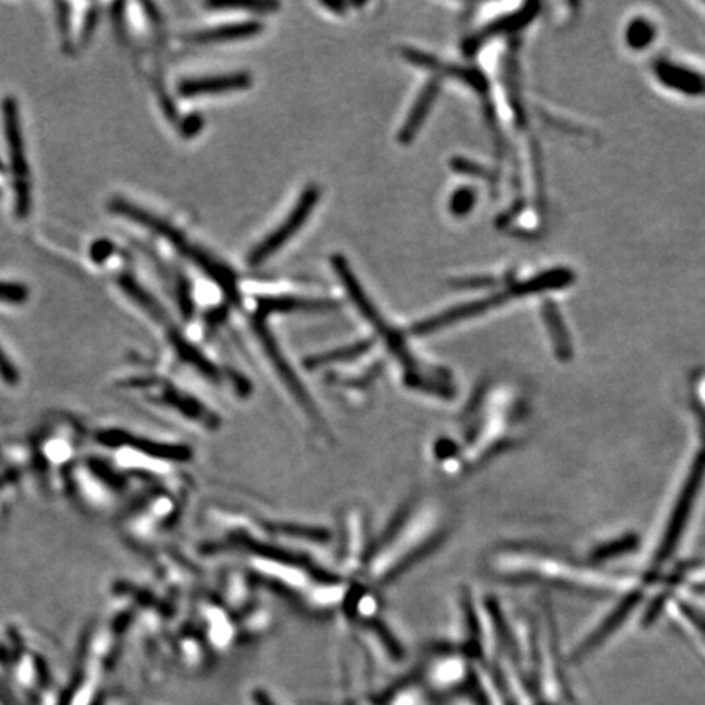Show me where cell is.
I'll list each match as a JSON object with an SVG mask.
<instances>
[{
	"instance_id": "obj_1",
	"label": "cell",
	"mask_w": 705,
	"mask_h": 705,
	"mask_svg": "<svg viewBox=\"0 0 705 705\" xmlns=\"http://www.w3.org/2000/svg\"><path fill=\"white\" fill-rule=\"evenodd\" d=\"M110 211L115 215L123 216L134 223L141 224L146 229L153 230L162 237L167 238L170 244H174L180 252L184 253V257H188L195 265H198L206 273V277L211 278L215 283L219 284L224 281V278L227 277V273H229L227 265L216 260L209 253L190 244L180 230H176L172 224L163 221L161 217L151 215L146 209L136 206L123 198H115L110 203Z\"/></svg>"
},
{
	"instance_id": "obj_2",
	"label": "cell",
	"mask_w": 705,
	"mask_h": 705,
	"mask_svg": "<svg viewBox=\"0 0 705 705\" xmlns=\"http://www.w3.org/2000/svg\"><path fill=\"white\" fill-rule=\"evenodd\" d=\"M4 130L7 139L8 155L14 174V190H16V215L24 219L30 215L31 190L28 162L25 155L24 134L20 123V110L14 97H7L2 103Z\"/></svg>"
},
{
	"instance_id": "obj_3",
	"label": "cell",
	"mask_w": 705,
	"mask_h": 705,
	"mask_svg": "<svg viewBox=\"0 0 705 705\" xmlns=\"http://www.w3.org/2000/svg\"><path fill=\"white\" fill-rule=\"evenodd\" d=\"M705 479V447L696 456L689 468V474L684 480L679 497L676 500L673 511L669 514L668 526L661 537V542L658 545V552L655 557L657 563H663L665 560L671 557L675 552L676 545L681 541L682 532L689 521L690 510L694 508V503L699 497V491L702 489V483Z\"/></svg>"
},
{
	"instance_id": "obj_4",
	"label": "cell",
	"mask_w": 705,
	"mask_h": 705,
	"mask_svg": "<svg viewBox=\"0 0 705 705\" xmlns=\"http://www.w3.org/2000/svg\"><path fill=\"white\" fill-rule=\"evenodd\" d=\"M319 198H321V190L314 184L309 186L306 192L300 195V201L292 207L291 213L284 219L281 226L273 232H269L268 236L253 248L252 253L248 255V265L252 268L260 267L261 263H265L271 255H275L288 240H291L292 236L306 224L309 216L312 215Z\"/></svg>"
},
{
	"instance_id": "obj_5",
	"label": "cell",
	"mask_w": 705,
	"mask_h": 705,
	"mask_svg": "<svg viewBox=\"0 0 705 705\" xmlns=\"http://www.w3.org/2000/svg\"><path fill=\"white\" fill-rule=\"evenodd\" d=\"M252 85V77L247 72H232L226 76L205 77V79H190L178 85V93L184 99L216 95V93L236 92L244 90Z\"/></svg>"
},
{
	"instance_id": "obj_6",
	"label": "cell",
	"mask_w": 705,
	"mask_h": 705,
	"mask_svg": "<svg viewBox=\"0 0 705 705\" xmlns=\"http://www.w3.org/2000/svg\"><path fill=\"white\" fill-rule=\"evenodd\" d=\"M338 307L335 300H306L298 296H267L257 304V317L265 319L273 312H294V310H325Z\"/></svg>"
},
{
	"instance_id": "obj_7",
	"label": "cell",
	"mask_w": 705,
	"mask_h": 705,
	"mask_svg": "<svg viewBox=\"0 0 705 705\" xmlns=\"http://www.w3.org/2000/svg\"><path fill=\"white\" fill-rule=\"evenodd\" d=\"M437 93H439V82H437V79L429 80L428 84L423 87L420 97L415 101L414 108L410 110L405 124L400 130L399 141L402 144H408L415 138V134L418 132V130L422 128L423 121L426 120L429 110H431L433 103L437 100Z\"/></svg>"
},
{
	"instance_id": "obj_8",
	"label": "cell",
	"mask_w": 705,
	"mask_h": 705,
	"mask_svg": "<svg viewBox=\"0 0 705 705\" xmlns=\"http://www.w3.org/2000/svg\"><path fill=\"white\" fill-rule=\"evenodd\" d=\"M261 25L258 22H240V24L224 25L216 26L211 30L198 31L186 37V41L198 43V45H211V43H227L236 39L250 38L258 35Z\"/></svg>"
},
{
	"instance_id": "obj_9",
	"label": "cell",
	"mask_w": 705,
	"mask_h": 705,
	"mask_svg": "<svg viewBox=\"0 0 705 705\" xmlns=\"http://www.w3.org/2000/svg\"><path fill=\"white\" fill-rule=\"evenodd\" d=\"M638 593H632L627 598L622 601L621 605H617V609L611 613V616L605 619V624L599 627L598 630L593 632V636L590 637V640H586L580 648L578 655H584V653L598 647L601 642H605V637L611 636L614 630L619 629L622 622L626 621L629 617L630 613L636 609V605H638Z\"/></svg>"
},
{
	"instance_id": "obj_10",
	"label": "cell",
	"mask_w": 705,
	"mask_h": 705,
	"mask_svg": "<svg viewBox=\"0 0 705 705\" xmlns=\"http://www.w3.org/2000/svg\"><path fill=\"white\" fill-rule=\"evenodd\" d=\"M118 283L121 286V289L130 296L131 300L153 315L155 321H159V322L165 321V312H163L161 304L153 300V296L134 278L124 273V275L118 278Z\"/></svg>"
},
{
	"instance_id": "obj_11",
	"label": "cell",
	"mask_w": 705,
	"mask_h": 705,
	"mask_svg": "<svg viewBox=\"0 0 705 705\" xmlns=\"http://www.w3.org/2000/svg\"><path fill=\"white\" fill-rule=\"evenodd\" d=\"M545 322L551 329L552 333L553 346H555V352L559 354L562 360H567L568 356L572 354V345H570V340H568L567 330L563 329V322L560 319L557 309L553 306H547L544 309Z\"/></svg>"
},
{
	"instance_id": "obj_12",
	"label": "cell",
	"mask_w": 705,
	"mask_h": 705,
	"mask_svg": "<svg viewBox=\"0 0 705 705\" xmlns=\"http://www.w3.org/2000/svg\"><path fill=\"white\" fill-rule=\"evenodd\" d=\"M653 38H655V28L645 18L634 20L626 33V39H627L629 47H634V49H644L652 43Z\"/></svg>"
},
{
	"instance_id": "obj_13",
	"label": "cell",
	"mask_w": 705,
	"mask_h": 705,
	"mask_svg": "<svg viewBox=\"0 0 705 705\" xmlns=\"http://www.w3.org/2000/svg\"><path fill=\"white\" fill-rule=\"evenodd\" d=\"M207 7L219 10H253L258 14H269L277 10V2H209Z\"/></svg>"
},
{
	"instance_id": "obj_14",
	"label": "cell",
	"mask_w": 705,
	"mask_h": 705,
	"mask_svg": "<svg viewBox=\"0 0 705 705\" xmlns=\"http://www.w3.org/2000/svg\"><path fill=\"white\" fill-rule=\"evenodd\" d=\"M636 537H622L619 541H611L607 544L601 545L596 549V552L593 553V559L595 560H607L613 559L616 555H621V553L629 552L630 549L636 547Z\"/></svg>"
},
{
	"instance_id": "obj_15",
	"label": "cell",
	"mask_w": 705,
	"mask_h": 705,
	"mask_svg": "<svg viewBox=\"0 0 705 705\" xmlns=\"http://www.w3.org/2000/svg\"><path fill=\"white\" fill-rule=\"evenodd\" d=\"M28 286L16 281H0V300L7 304H24L28 300Z\"/></svg>"
},
{
	"instance_id": "obj_16",
	"label": "cell",
	"mask_w": 705,
	"mask_h": 705,
	"mask_svg": "<svg viewBox=\"0 0 705 705\" xmlns=\"http://www.w3.org/2000/svg\"><path fill=\"white\" fill-rule=\"evenodd\" d=\"M476 203V192L470 188H460L454 192L453 198L449 201V209L454 216H466L468 211H472V206Z\"/></svg>"
},
{
	"instance_id": "obj_17",
	"label": "cell",
	"mask_w": 705,
	"mask_h": 705,
	"mask_svg": "<svg viewBox=\"0 0 705 705\" xmlns=\"http://www.w3.org/2000/svg\"><path fill=\"white\" fill-rule=\"evenodd\" d=\"M0 377L8 385H16L20 381V374L16 371V364L8 360L7 354L0 348Z\"/></svg>"
},
{
	"instance_id": "obj_18",
	"label": "cell",
	"mask_w": 705,
	"mask_h": 705,
	"mask_svg": "<svg viewBox=\"0 0 705 705\" xmlns=\"http://www.w3.org/2000/svg\"><path fill=\"white\" fill-rule=\"evenodd\" d=\"M681 613L690 624L696 626V629L699 630V634L705 638V616L700 613L699 609H696L694 605H681Z\"/></svg>"
},
{
	"instance_id": "obj_19",
	"label": "cell",
	"mask_w": 705,
	"mask_h": 705,
	"mask_svg": "<svg viewBox=\"0 0 705 705\" xmlns=\"http://www.w3.org/2000/svg\"><path fill=\"white\" fill-rule=\"evenodd\" d=\"M203 128V118L201 115H188L182 121V134L184 138H192L195 134L200 132Z\"/></svg>"
},
{
	"instance_id": "obj_20",
	"label": "cell",
	"mask_w": 705,
	"mask_h": 705,
	"mask_svg": "<svg viewBox=\"0 0 705 705\" xmlns=\"http://www.w3.org/2000/svg\"><path fill=\"white\" fill-rule=\"evenodd\" d=\"M113 244L111 242H108V240H99V242H95L92 247V250H90V255H92L93 260L97 261V263H101V261L107 260L108 257L113 253Z\"/></svg>"
},
{
	"instance_id": "obj_21",
	"label": "cell",
	"mask_w": 705,
	"mask_h": 705,
	"mask_svg": "<svg viewBox=\"0 0 705 705\" xmlns=\"http://www.w3.org/2000/svg\"><path fill=\"white\" fill-rule=\"evenodd\" d=\"M59 8V28H61L62 38H69V5L66 4H58Z\"/></svg>"
},
{
	"instance_id": "obj_22",
	"label": "cell",
	"mask_w": 705,
	"mask_h": 705,
	"mask_svg": "<svg viewBox=\"0 0 705 705\" xmlns=\"http://www.w3.org/2000/svg\"><path fill=\"white\" fill-rule=\"evenodd\" d=\"M325 7L331 8V10H337V12H343L345 10V4H323Z\"/></svg>"
}]
</instances>
